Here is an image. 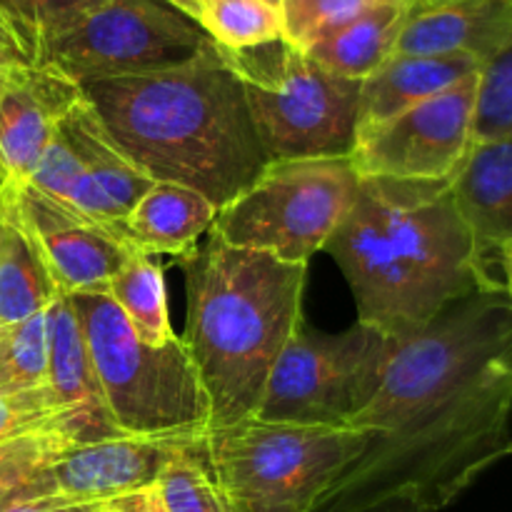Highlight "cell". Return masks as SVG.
Returning a JSON list of instances; mask_svg holds the SVG:
<instances>
[{
	"instance_id": "39",
	"label": "cell",
	"mask_w": 512,
	"mask_h": 512,
	"mask_svg": "<svg viewBox=\"0 0 512 512\" xmlns=\"http://www.w3.org/2000/svg\"><path fill=\"white\" fill-rule=\"evenodd\" d=\"M270 3H273V5H280V3H283V0H270Z\"/></svg>"
},
{
	"instance_id": "37",
	"label": "cell",
	"mask_w": 512,
	"mask_h": 512,
	"mask_svg": "<svg viewBox=\"0 0 512 512\" xmlns=\"http://www.w3.org/2000/svg\"><path fill=\"white\" fill-rule=\"evenodd\" d=\"M163 3L173 5L175 10L185 13L188 18H193L195 23H200V10H203V0H163Z\"/></svg>"
},
{
	"instance_id": "9",
	"label": "cell",
	"mask_w": 512,
	"mask_h": 512,
	"mask_svg": "<svg viewBox=\"0 0 512 512\" xmlns=\"http://www.w3.org/2000/svg\"><path fill=\"white\" fill-rule=\"evenodd\" d=\"M393 338L355 323L343 333L300 325L270 373L255 418L350 428L378 393Z\"/></svg>"
},
{
	"instance_id": "6",
	"label": "cell",
	"mask_w": 512,
	"mask_h": 512,
	"mask_svg": "<svg viewBox=\"0 0 512 512\" xmlns=\"http://www.w3.org/2000/svg\"><path fill=\"white\" fill-rule=\"evenodd\" d=\"M368 445L355 428L248 418L203 435V463L230 512H310Z\"/></svg>"
},
{
	"instance_id": "17",
	"label": "cell",
	"mask_w": 512,
	"mask_h": 512,
	"mask_svg": "<svg viewBox=\"0 0 512 512\" xmlns=\"http://www.w3.org/2000/svg\"><path fill=\"white\" fill-rule=\"evenodd\" d=\"M448 185L460 218L493 260L512 240V138L473 140Z\"/></svg>"
},
{
	"instance_id": "1",
	"label": "cell",
	"mask_w": 512,
	"mask_h": 512,
	"mask_svg": "<svg viewBox=\"0 0 512 512\" xmlns=\"http://www.w3.org/2000/svg\"><path fill=\"white\" fill-rule=\"evenodd\" d=\"M510 420L512 313L505 290H488L393 338L378 393L350 425L368 445L310 512L445 510L510 458Z\"/></svg>"
},
{
	"instance_id": "8",
	"label": "cell",
	"mask_w": 512,
	"mask_h": 512,
	"mask_svg": "<svg viewBox=\"0 0 512 512\" xmlns=\"http://www.w3.org/2000/svg\"><path fill=\"white\" fill-rule=\"evenodd\" d=\"M350 158L268 163L248 190L218 210L210 235L225 245L308 265L358 198Z\"/></svg>"
},
{
	"instance_id": "25",
	"label": "cell",
	"mask_w": 512,
	"mask_h": 512,
	"mask_svg": "<svg viewBox=\"0 0 512 512\" xmlns=\"http://www.w3.org/2000/svg\"><path fill=\"white\" fill-rule=\"evenodd\" d=\"M200 28L225 50H248L283 38V10L270 0H203Z\"/></svg>"
},
{
	"instance_id": "5",
	"label": "cell",
	"mask_w": 512,
	"mask_h": 512,
	"mask_svg": "<svg viewBox=\"0 0 512 512\" xmlns=\"http://www.w3.org/2000/svg\"><path fill=\"white\" fill-rule=\"evenodd\" d=\"M78 313L105 410L120 435L200 438L210 430V408L183 340L143 343L113 298L68 295Z\"/></svg>"
},
{
	"instance_id": "3",
	"label": "cell",
	"mask_w": 512,
	"mask_h": 512,
	"mask_svg": "<svg viewBox=\"0 0 512 512\" xmlns=\"http://www.w3.org/2000/svg\"><path fill=\"white\" fill-rule=\"evenodd\" d=\"M110 143L155 183L225 208L268 168L243 85L210 40L170 68L80 85Z\"/></svg>"
},
{
	"instance_id": "2",
	"label": "cell",
	"mask_w": 512,
	"mask_h": 512,
	"mask_svg": "<svg viewBox=\"0 0 512 512\" xmlns=\"http://www.w3.org/2000/svg\"><path fill=\"white\" fill-rule=\"evenodd\" d=\"M348 280L358 323L390 338L423 330L470 295L503 290L445 183L360 178L325 245Z\"/></svg>"
},
{
	"instance_id": "35",
	"label": "cell",
	"mask_w": 512,
	"mask_h": 512,
	"mask_svg": "<svg viewBox=\"0 0 512 512\" xmlns=\"http://www.w3.org/2000/svg\"><path fill=\"white\" fill-rule=\"evenodd\" d=\"M13 512H98V503L90 505H68V503H55V500H40V503L20 505Z\"/></svg>"
},
{
	"instance_id": "13",
	"label": "cell",
	"mask_w": 512,
	"mask_h": 512,
	"mask_svg": "<svg viewBox=\"0 0 512 512\" xmlns=\"http://www.w3.org/2000/svg\"><path fill=\"white\" fill-rule=\"evenodd\" d=\"M0 183L13 195L15 208L33 235L60 295H108L110 280L135 250L113 230L48 198L33 185Z\"/></svg>"
},
{
	"instance_id": "34",
	"label": "cell",
	"mask_w": 512,
	"mask_h": 512,
	"mask_svg": "<svg viewBox=\"0 0 512 512\" xmlns=\"http://www.w3.org/2000/svg\"><path fill=\"white\" fill-rule=\"evenodd\" d=\"M98 512H168V508H165L163 498H160L158 485H150V488L98 503Z\"/></svg>"
},
{
	"instance_id": "23",
	"label": "cell",
	"mask_w": 512,
	"mask_h": 512,
	"mask_svg": "<svg viewBox=\"0 0 512 512\" xmlns=\"http://www.w3.org/2000/svg\"><path fill=\"white\" fill-rule=\"evenodd\" d=\"M108 295L143 343L165 345L175 338L168 313L165 273L150 255H130L110 280Z\"/></svg>"
},
{
	"instance_id": "30",
	"label": "cell",
	"mask_w": 512,
	"mask_h": 512,
	"mask_svg": "<svg viewBox=\"0 0 512 512\" xmlns=\"http://www.w3.org/2000/svg\"><path fill=\"white\" fill-rule=\"evenodd\" d=\"M200 450H203V440L198 448L175 460L160 475L158 490L168 512H230L205 468Z\"/></svg>"
},
{
	"instance_id": "18",
	"label": "cell",
	"mask_w": 512,
	"mask_h": 512,
	"mask_svg": "<svg viewBox=\"0 0 512 512\" xmlns=\"http://www.w3.org/2000/svg\"><path fill=\"white\" fill-rule=\"evenodd\" d=\"M218 208L203 193L185 185L155 183L138 200L123 223L125 240L140 255H170L180 260L193 253L210 233Z\"/></svg>"
},
{
	"instance_id": "15",
	"label": "cell",
	"mask_w": 512,
	"mask_h": 512,
	"mask_svg": "<svg viewBox=\"0 0 512 512\" xmlns=\"http://www.w3.org/2000/svg\"><path fill=\"white\" fill-rule=\"evenodd\" d=\"M512 45V0H415L398 55H463L485 65Z\"/></svg>"
},
{
	"instance_id": "16",
	"label": "cell",
	"mask_w": 512,
	"mask_h": 512,
	"mask_svg": "<svg viewBox=\"0 0 512 512\" xmlns=\"http://www.w3.org/2000/svg\"><path fill=\"white\" fill-rule=\"evenodd\" d=\"M60 130L73 145L85 170V195L78 213L113 230L125 240L123 223L138 200L155 185L143 170L135 168L105 135L98 115L80 98V103L60 120ZM128 243V240H125Z\"/></svg>"
},
{
	"instance_id": "28",
	"label": "cell",
	"mask_w": 512,
	"mask_h": 512,
	"mask_svg": "<svg viewBox=\"0 0 512 512\" xmlns=\"http://www.w3.org/2000/svg\"><path fill=\"white\" fill-rule=\"evenodd\" d=\"M383 0H283V38L308 50Z\"/></svg>"
},
{
	"instance_id": "20",
	"label": "cell",
	"mask_w": 512,
	"mask_h": 512,
	"mask_svg": "<svg viewBox=\"0 0 512 512\" xmlns=\"http://www.w3.org/2000/svg\"><path fill=\"white\" fill-rule=\"evenodd\" d=\"M45 385L60 408L85 418L95 428L103 430L108 438H118L120 433L108 418L83 328L68 295H60L48 308V380Z\"/></svg>"
},
{
	"instance_id": "21",
	"label": "cell",
	"mask_w": 512,
	"mask_h": 512,
	"mask_svg": "<svg viewBox=\"0 0 512 512\" xmlns=\"http://www.w3.org/2000/svg\"><path fill=\"white\" fill-rule=\"evenodd\" d=\"M60 298L10 190L0 183V328L48 310Z\"/></svg>"
},
{
	"instance_id": "32",
	"label": "cell",
	"mask_w": 512,
	"mask_h": 512,
	"mask_svg": "<svg viewBox=\"0 0 512 512\" xmlns=\"http://www.w3.org/2000/svg\"><path fill=\"white\" fill-rule=\"evenodd\" d=\"M28 185H33L43 195L68 205L70 210L78 213L85 195V170L80 158L75 155L73 145L68 143L65 133L60 130V125L53 138H50L48 148L40 155Z\"/></svg>"
},
{
	"instance_id": "7",
	"label": "cell",
	"mask_w": 512,
	"mask_h": 512,
	"mask_svg": "<svg viewBox=\"0 0 512 512\" xmlns=\"http://www.w3.org/2000/svg\"><path fill=\"white\" fill-rule=\"evenodd\" d=\"M220 50L243 85L268 163L353 155L363 83L330 73L285 38L248 50Z\"/></svg>"
},
{
	"instance_id": "33",
	"label": "cell",
	"mask_w": 512,
	"mask_h": 512,
	"mask_svg": "<svg viewBox=\"0 0 512 512\" xmlns=\"http://www.w3.org/2000/svg\"><path fill=\"white\" fill-rule=\"evenodd\" d=\"M30 58L25 55L23 45L18 43L15 33L10 30V25L5 23V18L0 15V98L5 95L8 85L13 83L15 75L23 68H28Z\"/></svg>"
},
{
	"instance_id": "27",
	"label": "cell",
	"mask_w": 512,
	"mask_h": 512,
	"mask_svg": "<svg viewBox=\"0 0 512 512\" xmlns=\"http://www.w3.org/2000/svg\"><path fill=\"white\" fill-rule=\"evenodd\" d=\"M48 380V310L0 328V390L40 388Z\"/></svg>"
},
{
	"instance_id": "31",
	"label": "cell",
	"mask_w": 512,
	"mask_h": 512,
	"mask_svg": "<svg viewBox=\"0 0 512 512\" xmlns=\"http://www.w3.org/2000/svg\"><path fill=\"white\" fill-rule=\"evenodd\" d=\"M512 138V45L480 70L475 140Z\"/></svg>"
},
{
	"instance_id": "38",
	"label": "cell",
	"mask_w": 512,
	"mask_h": 512,
	"mask_svg": "<svg viewBox=\"0 0 512 512\" xmlns=\"http://www.w3.org/2000/svg\"><path fill=\"white\" fill-rule=\"evenodd\" d=\"M373 512H430V510L413 508V505H388V508H380V510H373Z\"/></svg>"
},
{
	"instance_id": "26",
	"label": "cell",
	"mask_w": 512,
	"mask_h": 512,
	"mask_svg": "<svg viewBox=\"0 0 512 512\" xmlns=\"http://www.w3.org/2000/svg\"><path fill=\"white\" fill-rule=\"evenodd\" d=\"M103 3L105 0H0V15L23 45L30 63L38 65L53 40Z\"/></svg>"
},
{
	"instance_id": "36",
	"label": "cell",
	"mask_w": 512,
	"mask_h": 512,
	"mask_svg": "<svg viewBox=\"0 0 512 512\" xmlns=\"http://www.w3.org/2000/svg\"><path fill=\"white\" fill-rule=\"evenodd\" d=\"M498 265L500 270H503V280H500V283H503L505 295H508L510 313H512V240L498 250Z\"/></svg>"
},
{
	"instance_id": "19",
	"label": "cell",
	"mask_w": 512,
	"mask_h": 512,
	"mask_svg": "<svg viewBox=\"0 0 512 512\" xmlns=\"http://www.w3.org/2000/svg\"><path fill=\"white\" fill-rule=\"evenodd\" d=\"M483 65L463 55H398L360 85V128L395 118L403 110L478 75Z\"/></svg>"
},
{
	"instance_id": "24",
	"label": "cell",
	"mask_w": 512,
	"mask_h": 512,
	"mask_svg": "<svg viewBox=\"0 0 512 512\" xmlns=\"http://www.w3.org/2000/svg\"><path fill=\"white\" fill-rule=\"evenodd\" d=\"M45 430H63L75 440V445L108 440V435L93 423L60 408L48 385L28 390H0V443L45 433Z\"/></svg>"
},
{
	"instance_id": "14",
	"label": "cell",
	"mask_w": 512,
	"mask_h": 512,
	"mask_svg": "<svg viewBox=\"0 0 512 512\" xmlns=\"http://www.w3.org/2000/svg\"><path fill=\"white\" fill-rule=\"evenodd\" d=\"M80 98V85L43 65L15 75L0 98V180L28 183L60 120Z\"/></svg>"
},
{
	"instance_id": "12",
	"label": "cell",
	"mask_w": 512,
	"mask_h": 512,
	"mask_svg": "<svg viewBox=\"0 0 512 512\" xmlns=\"http://www.w3.org/2000/svg\"><path fill=\"white\" fill-rule=\"evenodd\" d=\"M200 438H118L65 450L40 478L33 480L38 500L95 505L158 485L160 475L178 458L198 448Z\"/></svg>"
},
{
	"instance_id": "11",
	"label": "cell",
	"mask_w": 512,
	"mask_h": 512,
	"mask_svg": "<svg viewBox=\"0 0 512 512\" xmlns=\"http://www.w3.org/2000/svg\"><path fill=\"white\" fill-rule=\"evenodd\" d=\"M480 73L358 133L350 163L360 178L445 183L475 140Z\"/></svg>"
},
{
	"instance_id": "10",
	"label": "cell",
	"mask_w": 512,
	"mask_h": 512,
	"mask_svg": "<svg viewBox=\"0 0 512 512\" xmlns=\"http://www.w3.org/2000/svg\"><path fill=\"white\" fill-rule=\"evenodd\" d=\"M208 43L200 23L163 0H105L53 40L38 65L88 85L170 68Z\"/></svg>"
},
{
	"instance_id": "29",
	"label": "cell",
	"mask_w": 512,
	"mask_h": 512,
	"mask_svg": "<svg viewBox=\"0 0 512 512\" xmlns=\"http://www.w3.org/2000/svg\"><path fill=\"white\" fill-rule=\"evenodd\" d=\"M70 448H75V440L63 430H45L0 443V498L33 483Z\"/></svg>"
},
{
	"instance_id": "22",
	"label": "cell",
	"mask_w": 512,
	"mask_h": 512,
	"mask_svg": "<svg viewBox=\"0 0 512 512\" xmlns=\"http://www.w3.org/2000/svg\"><path fill=\"white\" fill-rule=\"evenodd\" d=\"M413 3L415 0H383L310 45L305 53L330 73L363 83L395 55Z\"/></svg>"
},
{
	"instance_id": "4",
	"label": "cell",
	"mask_w": 512,
	"mask_h": 512,
	"mask_svg": "<svg viewBox=\"0 0 512 512\" xmlns=\"http://www.w3.org/2000/svg\"><path fill=\"white\" fill-rule=\"evenodd\" d=\"M188 290L185 350L210 408V428L255 418L270 373L303 320L308 265L208 240L178 260Z\"/></svg>"
}]
</instances>
